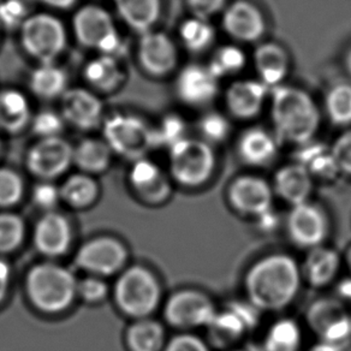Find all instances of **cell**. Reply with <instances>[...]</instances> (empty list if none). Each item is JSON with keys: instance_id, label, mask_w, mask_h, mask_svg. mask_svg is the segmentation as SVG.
Returning a JSON list of instances; mask_svg holds the SVG:
<instances>
[{"instance_id": "31", "label": "cell", "mask_w": 351, "mask_h": 351, "mask_svg": "<svg viewBox=\"0 0 351 351\" xmlns=\"http://www.w3.org/2000/svg\"><path fill=\"white\" fill-rule=\"evenodd\" d=\"M296 162L302 165L312 177L315 176L324 180H332L341 172L331 147L314 140L300 145L296 153Z\"/></svg>"}, {"instance_id": "24", "label": "cell", "mask_w": 351, "mask_h": 351, "mask_svg": "<svg viewBox=\"0 0 351 351\" xmlns=\"http://www.w3.org/2000/svg\"><path fill=\"white\" fill-rule=\"evenodd\" d=\"M83 77L99 93H112L125 81V71L121 64V58L98 54L86 64Z\"/></svg>"}, {"instance_id": "51", "label": "cell", "mask_w": 351, "mask_h": 351, "mask_svg": "<svg viewBox=\"0 0 351 351\" xmlns=\"http://www.w3.org/2000/svg\"><path fill=\"white\" fill-rule=\"evenodd\" d=\"M41 4L56 10H69L77 4L78 0H39Z\"/></svg>"}, {"instance_id": "4", "label": "cell", "mask_w": 351, "mask_h": 351, "mask_svg": "<svg viewBox=\"0 0 351 351\" xmlns=\"http://www.w3.org/2000/svg\"><path fill=\"white\" fill-rule=\"evenodd\" d=\"M27 289L36 307L44 312L56 313L71 303L77 284L68 269L53 263H43L30 271Z\"/></svg>"}, {"instance_id": "11", "label": "cell", "mask_w": 351, "mask_h": 351, "mask_svg": "<svg viewBox=\"0 0 351 351\" xmlns=\"http://www.w3.org/2000/svg\"><path fill=\"white\" fill-rule=\"evenodd\" d=\"M289 241L300 249L324 245L330 234V219L322 206L307 201L293 206L285 220Z\"/></svg>"}, {"instance_id": "37", "label": "cell", "mask_w": 351, "mask_h": 351, "mask_svg": "<svg viewBox=\"0 0 351 351\" xmlns=\"http://www.w3.org/2000/svg\"><path fill=\"white\" fill-rule=\"evenodd\" d=\"M245 62L247 58L242 49L234 45H226L213 54L208 68L217 77H226L239 73L244 68Z\"/></svg>"}, {"instance_id": "38", "label": "cell", "mask_w": 351, "mask_h": 351, "mask_svg": "<svg viewBox=\"0 0 351 351\" xmlns=\"http://www.w3.org/2000/svg\"><path fill=\"white\" fill-rule=\"evenodd\" d=\"M186 122L177 114H167L156 127H152L154 148H167L175 146L177 142L186 138Z\"/></svg>"}, {"instance_id": "50", "label": "cell", "mask_w": 351, "mask_h": 351, "mask_svg": "<svg viewBox=\"0 0 351 351\" xmlns=\"http://www.w3.org/2000/svg\"><path fill=\"white\" fill-rule=\"evenodd\" d=\"M258 219V228L263 231H271L278 224V217L274 215V210H269L263 215L256 218Z\"/></svg>"}, {"instance_id": "12", "label": "cell", "mask_w": 351, "mask_h": 351, "mask_svg": "<svg viewBox=\"0 0 351 351\" xmlns=\"http://www.w3.org/2000/svg\"><path fill=\"white\" fill-rule=\"evenodd\" d=\"M218 309L213 300L199 290L186 289L171 296L166 303V322L177 328L207 327Z\"/></svg>"}, {"instance_id": "53", "label": "cell", "mask_w": 351, "mask_h": 351, "mask_svg": "<svg viewBox=\"0 0 351 351\" xmlns=\"http://www.w3.org/2000/svg\"><path fill=\"white\" fill-rule=\"evenodd\" d=\"M337 293L339 300L351 302V278L343 279L341 283L337 285Z\"/></svg>"}, {"instance_id": "46", "label": "cell", "mask_w": 351, "mask_h": 351, "mask_svg": "<svg viewBox=\"0 0 351 351\" xmlns=\"http://www.w3.org/2000/svg\"><path fill=\"white\" fill-rule=\"evenodd\" d=\"M162 351H210V344L200 337L183 333L171 339Z\"/></svg>"}, {"instance_id": "29", "label": "cell", "mask_w": 351, "mask_h": 351, "mask_svg": "<svg viewBox=\"0 0 351 351\" xmlns=\"http://www.w3.org/2000/svg\"><path fill=\"white\" fill-rule=\"evenodd\" d=\"M118 15L137 34L153 30L161 16V0H113Z\"/></svg>"}, {"instance_id": "19", "label": "cell", "mask_w": 351, "mask_h": 351, "mask_svg": "<svg viewBox=\"0 0 351 351\" xmlns=\"http://www.w3.org/2000/svg\"><path fill=\"white\" fill-rule=\"evenodd\" d=\"M225 32L242 43H255L263 38L266 23L256 6L239 0L225 10L223 16Z\"/></svg>"}, {"instance_id": "2", "label": "cell", "mask_w": 351, "mask_h": 351, "mask_svg": "<svg viewBox=\"0 0 351 351\" xmlns=\"http://www.w3.org/2000/svg\"><path fill=\"white\" fill-rule=\"evenodd\" d=\"M271 116L279 140L302 145L317 132L320 114L302 89L283 86L271 89Z\"/></svg>"}, {"instance_id": "41", "label": "cell", "mask_w": 351, "mask_h": 351, "mask_svg": "<svg viewBox=\"0 0 351 351\" xmlns=\"http://www.w3.org/2000/svg\"><path fill=\"white\" fill-rule=\"evenodd\" d=\"M25 234L21 218L10 213H0V252H10L20 245Z\"/></svg>"}, {"instance_id": "34", "label": "cell", "mask_w": 351, "mask_h": 351, "mask_svg": "<svg viewBox=\"0 0 351 351\" xmlns=\"http://www.w3.org/2000/svg\"><path fill=\"white\" fill-rule=\"evenodd\" d=\"M182 43L191 52H202L213 44L215 30L208 20L191 17L180 27Z\"/></svg>"}, {"instance_id": "23", "label": "cell", "mask_w": 351, "mask_h": 351, "mask_svg": "<svg viewBox=\"0 0 351 351\" xmlns=\"http://www.w3.org/2000/svg\"><path fill=\"white\" fill-rule=\"evenodd\" d=\"M134 189L148 201H162L170 194V182L156 162L145 158L134 161L130 170Z\"/></svg>"}, {"instance_id": "20", "label": "cell", "mask_w": 351, "mask_h": 351, "mask_svg": "<svg viewBox=\"0 0 351 351\" xmlns=\"http://www.w3.org/2000/svg\"><path fill=\"white\" fill-rule=\"evenodd\" d=\"M341 267V256L333 248L320 245L308 250L301 266V274L306 283L314 289L331 285Z\"/></svg>"}, {"instance_id": "16", "label": "cell", "mask_w": 351, "mask_h": 351, "mask_svg": "<svg viewBox=\"0 0 351 351\" xmlns=\"http://www.w3.org/2000/svg\"><path fill=\"white\" fill-rule=\"evenodd\" d=\"M137 59L148 75L162 77L175 70L178 63V53L175 43L169 35L153 29L140 35Z\"/></svg>"}, {"instance_id": "57", "label": "cell", "mask_w": 351, "mask_h": 351, "mask_svg": "<svg viewBox=\"0 0 351 351\" xmlns=\"http://www.w3.org/2000/svg\"><path fill=\"white\" fill-rule=\"evenodd\" d=\"M228 351H248L245 350V349H229Z\"/></svg>"}, {"instance_id": "58", "label": "cell", "mask_w": 351, "mask_h": 351, "mask_svg": "<svg viewBox=\"0 0 351 351\" xmlns=\"http://www.w3.org/2000/svg\"><path fill=\"white\" fill-rule=\"evenodd\" d=\"M0 151H1V141H0Z\"/></svg>"}, {"instance_id": "47", "label": "cell", "mask_w": 351, "mask_h": 351, "mask_svg": "<svg viewBox=\"0 0 351 351\" xmlns=\"http://www.w3.org/2000/svg\"><path fill=\"white\" fill-rule=\"evenodd\" d=\"M60 191L49 181H45L35 186L33 191V199L36 205L41 208H52L57 205Z\"/></svg>"}, {"instance_id": "25", "label": "cell", "mask_w": 351, "mask_h": 351, "mask_svg": "<svg viewBox=\"0 0 351 351\" xmlns=\"http://www.w3.org/2000/svg\"><path fill=\"white\" fill-rule=\"evenodd\" d=\"M32 118V108L25 94L14 88L0 90V132L20 134L29 127Z\"/></svg>"}, {"instance_id": "54", "label": "cell", "mask_w": 351, "mask_h": 351, "mask_svg": "<svg viewBox=\"0 0 351 351\" xmlns=\"http://www.w3.org/2000/svg\"><path fill=\"white\" fill-rule=\"evenodd\" d=\"M343 344H335L330 341H319L315 346H313L309 351H344Z\"/></svg>"}, {"instance_id": "28", "label": "cell", "mask_w": 351, "mask_h": 351, "mask_svg": "<svg viewBox=\"0 0 351 351\" xmlns=\"http://www.w3.org/2000/svg\"><path fill=\"white\" fill-rule=\"evenodd\" d=\"M239 153L241 159L248 165H267L278 153V142L274 135L261 128H252L239 138Z\"/></svg>"}, {"instance_id": "18", "label": "cell", "mask_w": 351, "mask_h": 351, "mask_svg": "<svg viewBox=\"0 0 351 351\" xmlns=\"http://www.w3.org/2000/svg\"><path fill=\"white\" fill-rule=\"evenodd\" d=\"M125 261V250L111 239H97L84 244L76 256V263L89 272L108 276L117 272Z\"/></svg>"}, {"instance_id": "6", "label": "cell", "mask_w": 351, "mask_h": 351, "mask_svg": "<svg viewBox=\"0 0 351 351\" xmlns=\"http://www.w3.org/2000/svg\"><path fill=\"white\" fill-rule=\"evenodd\" d=\"M20 40L29 57L39 63H53L66 49L68 34L58 17L40 12L25 21L20 28Z\"/></svg>"}, {"instance_id": "40", "label": "cell", "mask_w": 351, "mask_h": 351, "mask_svg": "<svg viewBox=\"0 0 351 351\" xmlns=\"http://www.w3.org/2000/svg\"><path fill=\"white\" fill-rule=\"evenodd\" d=\"M65 124L62 113L43 110L33 116L29 127L39 138H51L62 136Z\"/></svg>"}, {"instance_id": "3", "label": "cell", "mask_w": 351, "mask_h": 351, "mask_svg": "<svg viewBox=\"0 0 351 351\" xmlns=\"http://www.w3.org/2000/svg\"><path fill=\"white\" fill-rule=\"evenodd\" d=\"M73 30L78 44L83 47L117 58H122L125 53L124 40L112 16L103 6L88 4L80 8L73 16Z\"/></svg>"}, {"instance_id": "44", "label": "cell", "mask_w": 351, "mask_h": 351, "mask_svg": "<svg viewBox=\"0 0 351 351\" xmlns=\"http://www.w3.org/2000/svg\"><path fill=\"white\" fill-rule=\"evenodd\" d=\"M201 135L206 142H223L230 134V123L218 112H210L201 118L199 123Z\"/></svg>"}, {"instance_id": "56", "label": "cell", "mask_w": 351, "mask_h": 351, "mask_svg": "<svg viewBox=\"0 0 351 351\" xmlns=\"http://www.w3.org/2000/svg\"><path fill=\"white\" fill-rule=\"evenodd\" d=\"M346 69H348V70H349V73H351V49L348 52V54H346Z\"/></svg>"}, {"instance_id": "10", "label": "cell", "mask_w": 351, "mask_h": 351, "mask_svg": "<svg viewBox=\"0 0 351 351\" xmlns=\"http://www.w3.org/2000/svg\"><path fill=\"white\" fill-rule=\"evenodd\" d=\"M306 322L319 341L346 346L351 337V314L337 298H320L306 311Z\"/></svg>"}, {"instance_id": "1", "label": "cell", "mask_w": 351, "mask_h": 351, "mask_svg": "<svg viewBox=\"0 0 351 351\" xmlns=\"http://www.w3.org/2000/svg\"><path fill=\"white\" fill-rule=\"evenodd\" d=\"M302 282L301 266L291 255L269 254L247 269L244 291L260 312H282L298 298Z\"/></svg>"}, {"instance_id": "13", "label": "cell", "mask_w": 351, "mask_h": 351, "mask_svg": "<svg viewBox=\"0 0 351 351\" xmlns=\"http://www.w3.org/2000/svg\"><path fill=\"white\" fill-rule=\"evenodd\" d=\"M27 167L44 181H52L73 164V146L63 136L39 138L27 154Z\"/></svg>"}, {"instance_id": "45", "label": "cell", "mask_w": 351, "mask_h": 351, "mask_svg": "<svg viewBox=\"0 0 351 351\" xmlns=\"http://www.w3.org/2000/svg\"><path fill=\"white\" fill-rule=\"evenodd\" d=\"M331 148L339 171L351 176V130L341 134Z\"/></svg>"}, {"instance_id": "39", "label": "cell", "mask_w": 351, "mask_h": 351, "mask_svg": "<svg viewBox=\"0 0 351 351\" xmlns=\"http://www.w3.org/2000/svg\"><path fill=\"white\" fill-rule=\"evenodd\" d=\"M326 111L331 121L339 125L351 123V86L337 84L326 97Z\"/></svg>"}, {"instance_id": "43", "label": "cell", "mask_w": 351, "mask_h": 351, "mask_svg": "<svg viewBox=\"0 0 351 351\" xmlns=\"http://www.w3.org/2000/svg\"><path fill=\"white\" fill-rule=\"evenodd\" d=\"M32 15L25 0L0 1V25L8 29L20 30L25 21Z\"/></svg>"}, {"instance_id": "27", "label": "cell", "mask_w": 351, "mask_h": 351, "mask_svg": "<svg viewBox=\"0 0 351 351\" xmlns=\"http://www.w3.org/2000/svg\"><path fill=\"white\" fill-rule=\"evenodd\" d=\"M254 64L258 80L269 89L280 86L288 75V54L280 45L274 43L260 45L255 49Z\"/></svg>"}, {"instance_id": "55", "label": "cell", "mask_w": 351, "mask_h": 351, "mask_svg": "<svg viewBox=\"0 0 351 351\" xmlns=\"http://www.w3.org/2000/svg\"><path fill=\"white\" fill-rule=\"evenodd\" d=\"M344 261H346V267L349 269L351 274V245L349 248L346 249V256H344Z\"/></svg>"}, {"instance_id": "30", "label": "cell", "mask_w": 351, "mask_h": 351, "mask_svg": "<svg viewBox=\"0 0 351 351\" xmlns=\"http://www.w3.org/2000/svg\"><path fill=\"white\" fill-rule=\"evenodd\" d=\"M68 73L58 64L39 63L29 76V89L43 100L60 99L68 90Z\"/></svg>"}, {"instance_id": "7", "label": "cell", "mask_w": 351, "mask_h": 351, "mask_svg": "<svg viewBox=\"0 0 351 351\" xmlns=\"http://www.w3.org/2000/svg\"><path fill=\"white\" fill-rule=\"evenodd\" d=\"M169 151L171 176L177 183L186 188H197L210 181L217 160L208 142L186 137Z\"/></svg>"}, {"instance_id": "35", "label": "cell", "mask_w": 351, "mask_h": 351, "mask_svg": "<svg viewBox=\"0 0 351 351\" xmlns=\"http://www.w3.org/2000/svg\"><path fill=\"white\" fill-rule=\"evenodd\" d=\"M164 328L152 320H142L129 330L128 341L132 351H160L164 346Z\"/></svg>"}, {"instance_id": "48", "label": "cell", "mask_w": 351, "mask_h": 351, "mask_svg": "<svg viewBox=\"0 0 351 351\" xmlns=\"http://www.w3.org/2000/svg\"><path fill=\"white\" fill-rule=\"evenodd\" d=\"M193 15L208 20L224 9L226 0H186Z\"/></svg>"}, {"instance_id": "17", "label": "cell", "mask_w": 351, "mask_h": 351, "mask_svg": "<svg viewBox=\"0 0 351 351\" xmlns=\"http://www.w3.org/2000/svg\"><path fill=\"white\" fill-rule=\"evenodd\" d=\"M219 92V78L208 65L189 64L176 78V93L183 103L191 106H205Z\"/></svg>"}, {"instance_id": "33", "label": "cell", "mask_w": 351, "mask_h": 351, "mask_svg": "<svg viewBox=\"0 0 351 351\" xmlns=\"http://www.w3.org/2000/svg\"><path fill=\"white\" fill-rule=\"evenodd\" d=\"M302 346V328L291 317L274 322L263 338V351H300Z\"/></svg>"}, {"instance_id": "21", "label": "cell", "mask_w": 351, "mask_h": 351, "mask_svg": "<svg viewBox=\"0 0 351 351\" xmlns=\"http://www.w3.org/2000/svg\"><path fill=\"white\" fill-rule=\"evenodd\" d=\"M313 188L312 175L298 162L280 167L274 176V194L291 207L309 201Z\"/></svg>"}, {"instance_id": "9", "label": "cell", "mask_w": 351, "mask_h": 351, "mask_svg": "<svg viewBox=\"0 0 351 351\" xmlns=\"http://www.w3.org/2000/svg\"><path fill=\"white\" fill-rule=\"evenodd\" d=\"M116 301L123 312L132 317L151 314L160 300V287L156 277L143 267L128 269L118 279Z\"/></svg>"}, {"instance_id": "32", "label": "cell", "mask_w": 351, "mask_h": 351, "mask_svg": "<svg viewBox=\"0 0 351 351\" xmlns=\"http://www.w3.org/2000/svg\"><path fill=\"white\" fill-rule=\"evenodd\" d=\"M112 154L104 138L87 137L73 146V164L84 173H100L111 164Z\"/></svg>"}, {"instance_id": "49", "label": "cell", "mask_w": 351, "mask_h": 351, "mask_svg": "<svg viewBox=\"0 0 351 351\" xmlns=\"http://www.w3.org/2000/svg\"><path fill=\"white\" fill-rule=\"evenodd\" d=\"M77 291L84 300L89 302H97L105 298L108 287L99 278H87L78 284Z\"/></svg>"}, {"instance_id": "36", "label": "cell", "mask_w": 351, "mask_h": 351, "mask_svg": "<svg viewBox=\"0 0 351 351\" xmlns=\"http://www.w3.org/2000/svg\"><path fill=\"white\" fill-rule=\"evenodd\" d=\"M98 194V184L88 173L70 176L60 189V197L70 205L87 206Z\"/></svg>"}, {"instance_id": "52", "label": "cell", "mask_w": 351, "mask_h": 351, "mask_svg": "<svg viewBox=\"0 0 351 351\" xmlns=\"http://www.w3.org/2000/svg\"><path fill=\"white\" fill-rule=\"evenodd\" d=\"M9 274H10L9 266L0 260V301L5 296L8 283H9Z\"/></svg>"}, {"instance_id": "42", "label": "cell", "mask_w": 351, "mask_h": 351, "mask_svg": "<svg viewBox=\"0 0 351 351\" xmlns=\"http://www.w3.org/2000/svg\"><path fill=\"white\" fill-rule=\"evenodd\" d=\"M23 181L11 169L0 167V206L8 207L17 204L23 195Z\"/></svg>"}, {"instance_id": "5", "label": "cell", "mask_w": 351, "mask_h": 351, "mask_svg": "<svg viewBox=\"0 0 351 351\" xmlns=\"http://www.w3.org/2000/svg\"><path fill=\"white\" fill-rule=\"evenodd\" d=\"M101 127L104 140L118 156L135 161L154 148L152 125L135 113H113Z\"/></svg>"}, {"instance_id": "26", "label": "cell", "mask_w": 351, "mask_h": 351, "mask_svg": "<svg viewBox=\"0 0 351 351\" xmlns=\"http://www.w3.org/2000/svg\"><path fill=\"white\" fill-rule=\"evenodd\" d=\"M71 242V230L62 215L49 213L35 229V244L41 253L57 256L66 252Z\"/></svg>"}, {"instance_id": "15", "label": "cell", "mask_w": 351, "mask_h": 351, "mask_svg": "<svg viewBox=\"0 0 351 351\" xmlns=\"http://www.w3.org/2000/svg\"><path fill=\"white\" fill-rule=\"evenodd\" d=\"M64 121L82 132H89L103 124L104 103L98 94L87 88H68L60 98Z\"/></svg>"}, {"instance_id": "22", "label": "cell", "mask_w": 351, "mask_h": 351, "mask_svg": "<svg viewBox=\"0 0 351 351\" xmlns=\"http://www.w3.org/2000/svg\"><path fill=\"white\" fill-rule=\"evenodd\" d=\"M271 89L260 80H242L232 83L226 92V104L236 117L253 118L263 108Z\"/></svg>"}, {"instance_id": "14", "label": "cell", "mask_w": 351, "mask_h": 351, "mask_svg": "<svg viewBox=\"0 0 351 351\" xmlns=\"http://www.w3.org/2000/svg\"><path fill=\"white\" fill-rule=\"evenodd\" d=\"M274 191L261 177L245 175L237 177L228 189L230 206L243 215L255 219L274 210Z\"/></svg>"}, {"instance_id": "8", "label": "cell", "mask_w": 351, "mask_h": 351, "mask_svg": "<svg viewBox=\"0 0 351 351\" xmlns=\"http://www.w3.org/2000/svg\"><path fill=\"white\" fill-rule=\"evenodd\" d=\"M260 313L249 301L228 303L206 327L208 344L221 350L232 349L250 330L258 326Z\"/></svg>"}]
</instances>
